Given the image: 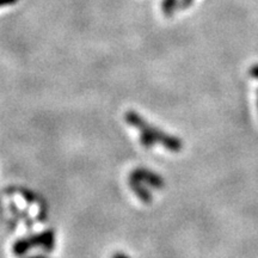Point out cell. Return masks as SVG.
Segmentation results:
<instances>
[{"instance_id":"1","label":"cell","mask_w":258,"mask_h":258,"mask_svg":"<svg viewBox=\"0 0 258 258\" xmlns=\"http://www.w3.org/2000/svg\"><path fill=\"white\" fill-rule=\"evenodd\" d=\"M126 121L130 126L139 129V132H140V142L145 148L153 147L157 142L163 145L166 150L172 152H180L183 148V142L177 136L166 134L165 132H162L160 129L148 124L138 112H127Z\"/></svg>"},{"instance_id":"2","label":"cell","mask_w":258,"mask_h":258,"mask_svg":"<svg viewBox=\"0 0 258 258\" xmlns=\"http://www.w3.org/2000/svg\"><path fill=\"white\" fill-rule=\"evenodd\" d=\"M129 178H134V180L140 181L144 184L150 185V187L156 188V189H162V188H164V185H165L164 180L159 175L154 174V172L150 171V170L142 169V168L134 170V171L130 174Z\"/></svg>"},{"instance_id":"3","label":"cell","mask_w":258,"mask_h":258,"mask_svg":"<svg viewBox=\"0 0 258 258\" xmlns=\"http://www.w3.org/2000/svg\"><path fill=\"white\" fill-rule=\"evenodd\" d=\"M129 185L132 188V190L134 191V194L139 199L141 200L144 203H151L152 201V194L147 190V188L145 187V184L142 182L134 180V178H129Z\"/></svg>"},{"instance_id":"4","label":"cell","mask_w":258,"mask_h":258,"mask_svg":"<svg viewBox=\"0 0 258 258\" xmlns=\"http://www.w3.org/2000/svg\"><path fill=\"white\" fill-rule=\"evenodd\" d=\"M38 247H41L45 253H51L55 248V233L53 230H47L37 235Z\"/></svg>"},{"instance_id":"5","label":"cell","mask_w":258,"mask_h":258,"mask_svg":"<svg viewBox=\"0 0 258 258\" xmlns=\"http://www.w3.org/2000/svg\"><path fill=\"white\" fill-rule=\"evenodd\" d=\"M32 248L34 247H32L31 241H30V237H28V238L18 239V241L13 244L12 250H13V254L16 255V256L20 257V256H24L26 253H29Z\"/></svg>"},{"instance_id":"6","label":"cell","mask_w":258,"mask_h":258,"mask_svg":"<svg viewBox=\"0 0 258 258\" xmlns=\"http://www.w3.org/2000/svg\"><path fill=\"white\" fill-rule=\"evenodd\" d=\"M178 6H180V0H163L162 11L166 17H171L175 14Z\"/></svg>"},{"instance_id":"7","label":"cell","mask_w":258,"mask_h":258,"mask_svg":"<svg viewBox=\"0 0 258 258\" xmlns=\"http://www.w3.org/2000/svg\"><path fill=\"white\" fill-rule=\"evenodd\" d=\"M194 0H180V6H178V8H181V10H187L188 7H190L191 5H193Z\"/></svg>"},{"instance_id":"8","label":"cell","mask_w":258,"mask_h":258,"mask_svg":"<svg viewBox=\"0 0 258 258\" xmlns=\"http://www.w3.org/2000/svg\"><path fill=\"white\" fill-rule=\"evenodd\" d=\"M249 74H250L254 79H257L258 80V63L251 66V68L249 69Z\"/></svg>"},{"instance_id":"9","label":"cell","mask_w":258,"mask_h":258,"mask_svg":"<svg viewBox=\"0 0 258 258\" xmlns=\"http://www.w3.org/2000/svg\"><path fill=\"white\" fill-rule=\"evenodd\" d=\"M18 0H0V7L1 6H8V5H13L16 4Z\"/></svg>"},{"instance_id":"10","label":"cell","mask_w":258,"mask_h":258,"mask_svg":"<svg viewBox=\"0 0 258 258\" xmlns=\"http://www.w3.org/2000/svg\"><path fill=\"white\" fill-rule=\"evenodd\" d=\"M111 258H129L128 256H127V255H124V254H121V253H117V254H115L114 256H112Z\"/></svg>"},{"instance_id":"11","label":"cell","mask_w":258,"mask_h":258,"mask_svg":"<svg viewBox=\"0 0 258 258\" xmlns=\"http://www.w3.org/2000/svg\"><path fill=\"white\" fill-rule=\"evenodd\" d=\"M28 258H48V257L44 256V255H36V256H31V257H28Z\"/></svg>"},{"instance_id":"12","label":"cell","mask_w":258,"mask_h":258,"mask_svg":"<svg viewBox=\"0 0 258 258\" xmlns=\"http://www.w3.org/2000/svg\"><path fill=\"white\" fill-rule=\"evenodd\" d=\"M257 95H258V92H257ZM257 103H258V99H257Z\"/></svg>"}]
</instances>
